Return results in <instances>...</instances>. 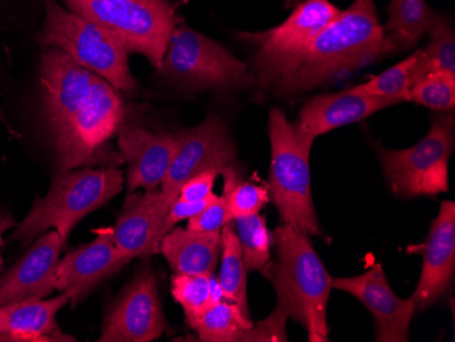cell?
I'll list each match as a JSON object with an SVG mask.
<instances>
[{
  "mask_svg": "<svg viewBox=\"0 0 455 342\" xmlns=\"http://www.w3.org/2000/svg\"><path fill=\"white\" fill-rule=\"evenodd\" d=\"M38 85L41 119L59 170L114 165L108 142L124 119L117 89L56 47L43 48Z\"/></svg>",
  "mask_w": 455,
  "mask_h": 342,
  "instance_id": "1",
  "label": "cell"
},
{
  "mask_svg": "<svg viewBox=\"0 0 455 342\" xmlns=\"http://www.w3.org/2000/svg\"><path fill=\"white\" fill-rule=\"evenodd\" d=\"M391 55L374 0H354L301 50L252 63L255 86L293 97L336 83Z\"/></svg>",
  "mask_w": 455,
  "mask_h": 342,
  "instance_id": "2",
  "label": "cell"
},
{
  "mask_svg": "<svg viewBox=\"0 0 455 342\" xmlns=\"http://www.w3.org/2000/svg\"><path fill=\"white\" fill-rule=\"evenodd\" d=\"M277 260L263 274L272 281L280 306L289 318L308 334V341H329L327 305L333 277L327 272L309 240V235L293 227H278L273 234Z\"/></svg>",
  "mask_w": 455,
  "mask_h": 342,
  "instance_id": "3",
  "label": "cell"
},
{
  "mask_svg": "<svg viewBox=\"0 0 455 342\" xmlns=\"http://www.w3.org/2000/svg\"><path fill=\"white\" fill-rule=\"evenodd\" d=\"M272 147L267 190L281 221L308 235L322 234L311 191L309 155L315 137L307 134L298 122H291L281 109L268 115Z\"/></svg>",
  "mask_w": 455,
  "mask_h": 342,
  "instance_id": "4",
  "label": "cell"
},
{
  "mask_svg": "<svg viewBox=\"0 0 455 342\" xmlns=\"http://www.w3.org/2000/svg\"><path fill=\"white\" fill-rule=\"evenodd\" d=\"M123 173L116 165L60 171L44 198L36 199L29 214L15 228L12 242L28 246L51 228L66 243L84 217L106 205L122 191Z\"/></svg>",
  "mask_w": 455,
  "mask_h": 342,
  "instance_id": "5",
  "label": "cell"
},
{
  "mask_svg": "<svg viewBox=\"0 0 455 342\" xmlns=\"http://www.w3.org/2000/svg\"><path fill=\"white\" fill-rule=\"evenodd\" d=\"M36 40L43 48L65 51L78 65L106 79L117 91L135 88L124 45L108 30L63 9L55 0H44V24Z\"/></svg>",
  "mask_w": 455,
  "mask_h": 342,
  "instance_id": "6",
  "label": "cell"
},
{
  "mask_svg": "<svg viewBox=\"0 0 455 342\" xmlns=\"http://www.w3.org/2000/svg\"><path fill=\"white\" fill-rule=\"evenodd\" d=\"M68 10L100 25L124 45L158 68L178 27L171 0H65Z\"/></svg>",
  "mask_w": 455,
  "mask_h": 342,
  "instance_id": "7",
  "label": "cell"
},
{
  "mask_svg": "<svg viewBox=\"0 0 455 342\" xmlns=\"http://www.w3.org/2000/svg\"><path fill=\"white\" fill-rule=\"evenodd\" d=\"M164 78L193 91H242L255 86L254 74L227 48L191 28L176 27L157 68Z\"/></svg>",
  "mask_w": 455,
  "mask_h": 342,
  "instance_id": "8",
  "label": "cell"
},
{
  "mask_svg": "<svg viewBox=\"0 0 455 342\" xmlns=\"http://www.w3.org/2000/svg\"><path fill=\"white\" fill-rule=\"evenodd\" d=\"M454 114L432 119L428 134L403 150L378 147L383 172L393 193L413 198L449 191V160L454 149Z\"/></svg>",
  "mask_w": 455,
  "mask_h": 342,
  "instance_id": "9",
  "label": "cell"
},
{
  "mask_svg": "<svg viewBox=\"0 0 455 342\" xmlns=\"http://www.w3.org/2000/svg\"><path fill=\"white\" fill-rule=\"evenodd\" d=\"M179 138L178 152L161 183V203L168 209L191 178L204 171L222 173L236 160L234 140L222 120L214 115L198 126L179 132Z\"/></svg>",
  "mask_w": 455,
  "mask_h": 342,
  "instance_id": "10",
  "label": "cell"
},
{
  "mask_svg": "<svg viewBox=\"0 0 455 342\" xmlns=\"http://www.w3.org/2000/svg\"><path fill=\"white\" fill-rule=\"evenodd\" d=\"M167 329L152 270L143 269L117 298L99 342H150Z\"/></svg>",
  "mask_w": 455,
  "mask_h": 342,
  "instance_id": "11",
  "label": "cell"
},
{
  "mask_svg": "<svg viewBox=\"0 0 455 342\" xmlns=\"http://www.w3.org/2000/svg\"><path fill=\"white\" fill-rule=\"evenodd\" d=\"M333 288L356 298L375 319L379 342H406L416 313L413 298H401L393 292L382 265L370 267L355 277L333 278Z\"/></svg>",
  "mask_w": 455,
  "mask_h": 342,
  "instance_id": "12",
  "label": "cell"
},
{
  "mask_svg": "<svg viewBox=\"0 0 455 342\" xmlns=\"http://www.w3.org/2000/svg\"><path fill=\"white\" fill-rule=\"evenodd\" d=\"M96 239L68 252L56 269L55 290L70 296L71 306L81 303L100 282L129 264L114 242V228L94 229Z\"/></svg>",
  "mask_w": 455,
  "mask_h": 342,
  "instance_id": "13",
  "label": "cell"
},
{
  "mask_svg": "<svg viewBox=\"0 0 455 342\" xmlns=\"http://www.w3.org/2000/svg\"><path fill=\"white\" fill-rule=\"evenodd\" d=\"M423 257V269L415 293L416 310H426L451 287L455 275V203L444 201L424 243L408 247Z\"/></svg>",
  "mask_w": 455,
  "mask_h": 342,
  "instance_id": "14",
  "label": "cell"
},
{
  "mask_svg": "<svg viewBox=\"0 0 455 342\" xmlns=\"http://www.w3.org/2000/svg\"><path fill=\"white\" fill-rule=\"evenodd\" d=\"M331 0H301L285 21L272 29L239 33L237 37L257 50L254 62L301 50L341 14Z\"/></svg>",
  "mask_w": 455,
  "mask_h": 342,
  "instance_id": "15",
  "label": "cell"
},
{
  "mask_svg": "<svg viewBox=\"0 0 455 342\" xmlns=\"http://www.w3.org/2000/svg\"><path fill=\"white\" fill-rule=\"evenodd\" d=\"M63 246L55 229L41 235L27 254L0 275V307L52 295Z\"/></svg>",
  "mask_w": 455,
  "mask_h": 342,
  "instance_id": "16",
  "label": "cell"
},
{
  "mask_svg": "<svg viewBox=\"0 0 455 342\" xmlns=\"http://www.w3.org/2000/svg\"><path fill=\"white\" fill-rule=\"evenodd\" d=\"M120 157L127 164V194L156 190L163 183L178 152L180 138L172 132H152L140 127L120 130Z\"/></svg>",
  "mask_w": 455,
  "mask_h": 342,
  "instance_id": "17",
  "label": "cell"
},
{
  "mask_svg": "<svg viewBox=\"0 0 455 342\" xmlns=\"http://www.w3.org/2000/svg\"><path fill=\"white\" fill-rule=\"evenodd\" d=\"M168 211L157 188L129 194L114 228V242L120 252L130 259L157 254Z\"/></svg>",
  "mask_w": 455,
  "mask_h": 342,
  "instance_id": "18",
  "label": "cell"
},
{
  "mask_svg": "<svg viewBox=\"0 0 455 342\" xmlns=\"http://www.w3.org/2000/svg\"><path fill=\"white\" fill-rule=\"evenodd\" d=\"M401 103L395 99L360 96L349 89L339 93H323L309 99L300 111L299 126L307 134L319 137L339 127L354 124L378 111Z\"/></svg>",
  "mask_w": 455,
  "mask_h": 342,
  "instance_id": "19",
  "label": "cell"
},
{
  "mask_svg": "<svg viewBox=\"0 0 455 342\" xmlns=\"http://www.w3.org/2000/svg\"><path fill=\"white\" fill-rule=\"evenodd\" d=\"M70 303L66 292L56 298H36L0 307V341H76L61 333L56 322L59 311Z\"/></svg>",
  "mask_w": 455,
  "mask_h": 342,
  "instance_id": "20",
  "label": "cell"
},
{
  "mask_svg": "<svg viewBox=\"0 0 455 342\" xmlns=\"http://www.w3.org/2000/svg\"><path fill=\"white\" fill-rule=\"evenodd\" d=\"M221 232L172 228L163 237L160 252L175 274H214L221 255Z\"/></svg>",
  "mask_w": 455,
  "mask_h": 342,
  "instance_id": "21",
  "label": "cell"
},
{
  "mask_svg": "<svg viewBox=\"0 0 455 342\" xmlns=\"http://www.w3.org/2000/svg\"><path fill=\"white\" fill-rule=\"evenodd\" d=\"M387 12L383 32L391 53L418 45L438 17L426 0H391Z\"/></svg>",
  "mask_w": 455,
  "mask_h": 342,
  "instance_id": "22",
  "label": "cell"
},
{
  "mask_svg": "<svg viewBox=\"0 0 455 342\" xmlns=\"http://www.w3.org/2000/svg\"><path fill=\"white\" fill-rule=\"evenodd\" d=\"M221 240L219 282L224 292L225 300L235 303L244 316L250 318L247 303V267L243 258L242 246L232 227L225 226L222 228Z\"/></svg>",
  "mask_w": 455,
  "mask_h": 342,
  "instance_id": "23",
  "label": "cell"
},
{
  "mask_svg": "<svg viewBox=\"0 0 455 342\" xmlns=\"http://www.w3.org/2000/svg\"><path fill=\"white\" fill-rule=\"evenodd\" d=\"M421 79V50H418L397 65L371 78L368 83L350 88L349 91L360 96L395 99L403 103L406 101L408 91Z\"/></svg>",
  "mask_w": 455,
  "mask_h": 342,
  "instance_id": "24",
  "label": "cell"
},
{
  "mask_svg": "<svg viewBox=\"0 0 455 342\" xmlns=\"http://www.w3.org/2000/svg\"><path fill=\"white\" fill-rule=\"evenodd\" d=\"M252 328L251 319L244 316L232 301H220L204 314L194 330L204 342H236Z\"/></svg>",
  "mask_w": 455,
  "mask_h": 342,
  "instance_id": "25",
  "label": "cell"
},
{
  "mask_svg": "<svg viewBox=\"0 0 455 342\" xmlns=\"http://www.w3.org/2000/svg\"><path fill=\"white\" fill-rule=\"evenodd\" d=\"M235 221V234L243 250V258L247 270L265 272L270 264L273 246V234L266 226L265 216L259 213L237 217Z\"/></svg>",
  "mask_w": 455,
  "mask_h": 342,
  "instance_id": "26",
  "label": "cell"
},
{
  "mask_svg": "<svg viewBox=\"0 0 455 342\" xmlns=\"http://www.w3.org/2000/svg\"><path fill=\"white\" fill-rule=\"evenodd\" d=\"M429 42L421 50V76L432 73L455 76V35L447 18L438 17L428 29Z\"/></svg>",
  "mask_w": 455,
  "mask_h": 342,
  "instance_id": "27",
  "label": "cell"
},
{
  "mask_svg": "<svg viewBox=\"0 0 455 342\" xmlns=\"http://www.w3.org/2000/svg\"><path fill=\"white\" fill-rule=\"evenodd\" d=\"M211 277L208 274H175L171 278V292L183 307L186 321L196 328L199 319L212 307Z\"/></svg>",
  "mask_w": 455,
  "mask_h": 342,
  "instance_id": "28",
  "label": "cell"
},
{
  "mask_svg": "<svg viewBox=\"0 0 455 342\" xmlns=\"http://www.w3.org/2000/svg\"><path fill=\"white\" fill-rule=\"evenodd\" d=\"M222 175L225 179L224 194L228 198L231 219L259 213L260 209L270 201L267 187L251 182L240 183L239 173L235 165L224 170Z\"/></svg>",
  "mask_w": 455,
  "mask_h": 342,
  "instance_id": "29",
  "label": "cell"
},
{
  "mask_svg": "<svg viewBox=\"0 0 455 342\" xmlns=\"http://www.w3.org/2000/svg\"><path fill=\"white\" fill-rule=\"evenodd\" d=\"M406 101L427 107L432 111L454 112L455 76L447 73H432L421 79L406 94Z\"/></svg>",
  "mask_w": 455,
  "mask_h": 342,
  "instance_id": "30",
  "label": "cell"
},
{
  "mask_svg": "<svg viewBox=\"0 0 455 342\" xmlns=\"http://www.w3.org/2000/svg\"><path fill=\"white\" fill-rule=\"evenodd\" d=\"M231 221L228 198L222 194L221 196L217 195L201 213L191 217L186 228L198 232H221V229Z\"/></svg>",
  "mask_w": 455,
  "mask_h": 342,
  "instance_id": "31",
  "label": "cell"
},
{
  "mask_svg": "<svg viewBox=\"0 0 455 342\" xmlns=\"http://www.w3.org/2000/svg\"><path fill=\"white\" fill-rule=\"evenodd\" d=\"M288 318V314L280 306H275L272 315L259 322L258 325H252L250 330L243 334L240 341L286 342L288 336H286L285 325Z\"/></svg>",
  "mask_w": 455,
  "mask_h": 342,
  "instance_id": "32",
  "label": "cell"
},
{
  "mask_svg": "<svg viewBox=\"0 0 455 342\" xmlns=\"http://www.w3.org/2000/svg\"><path fill=\"white\" fill-rule=\"evenodd\" d=\"M220 173L216 171H204L199 175L191 178L186 185L181 187L178 198L188 203H201L204 199L213 196L214 182Z\"/></svg>",
  "mask_w": 455,
  "mask_h": 342,
  "instance_id": "33",
  "label": "cell"
},
{
  "mask_svg": "<svg viewBox=\"0 0 455 342\" xmlns=\"http://www.w3.org/2000/svg\"><path fill=\"white\" fill-rule=\"evenodd\" d=\"M216 196V194H214L213 196H211L209 199H204V201H201V203H188V201H183V199L180 198L173 201L167 216H165V219H164L161 237L165 236L171 229L175 228L176 224L180 223L183 219H190L191 217L201 213Z\"/></svg>",
  "mask_w": 455,
  "mask_h": 342,
  "instance_id": "34",
  "label": "cell"
},
{
  "mask_svg": "<svg viewBox=\"0 0 455 342\" xmlns=\"http://www.w3.org/2000/svg\"><path fill=\"white\" fill-rule=\"evenodd\" d=\"M17 227L14 217L7 211H0V246H4V235L10 229Z\"/></svg>",
  "mask_w": 455,
  "mask_h": 342,
  "instance_id": "35",
  "label": "cell"
},
{
  "mask_svg": "<svg viewBox=\"0 0 455 342\" xmlns=\"http://www.w3.org/2000/svg\"><path fill=\"white\" fill-rule=\"evenodd\" d=\"M224 292H222L221 285H220L219 278L212 274L211 277V303L212 306L217 305L220 301L224 300Z\"/></svg>",
  "mask_w": 455,
  "mask_h": 342,
  "instance_id": "36",
  "label": "cell"
},
{
  "mask_svg": "<svg viewBox=\"0 0 455 342\" xmlns=\"http://www.w3.org/2000/svg\"><path fill=\"white\" fill-rule=\"evenodd\" d=\"M4 258L0 257V272H2V267H4Z\"/></svg>",
  "mask_w": 455,
  "mask_h": 342,
  "instance_id": "37",
  "label": "cell"
},
{
  "mask_svg": "<svg viewBox=\"0 0 455 342\" xmlns=\"http://www.w3.org/2000/svg\"><path fill=\"white\" fill-rule=\"evenodd\" d=\"M2 2H4V0H0V4H2Z\"/></svg>",
  "mask_w": 455,
  "mask_h": 342,
  "instance_id": "38",
  "label": "cell"
}]
</instances>
